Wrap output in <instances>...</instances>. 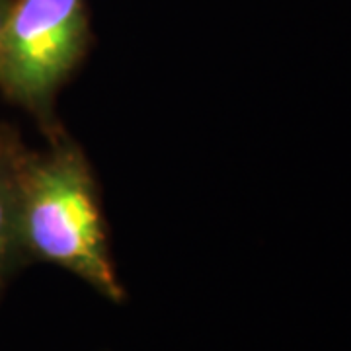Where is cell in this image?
Listing matches in <instances>:
<instances>
[{"label": "cell", "instance_id": "cell-3", "mask_svg": "<svg viewBox=\"0 0 351 351\" xmlns=\"http://www.w3.org/2000/svg\"><path fill=\"white\" fill-rule=\"evenodd\" d=\"M24 151L20 138H16L0 154V295L10 277L25 265L20 237H18V203H16V176L18 162Z\"/></svg>", "mask_w": 351, "mask_h": 351}, {"label": "cell", "instance_id": "cell-4", "mask_svg": "<svg viewBox=\"0 0 351 351\" xmlns=\"http://www.w3.org/2000/svg\"><path fill=\"white\" fill-rule=\"evenodd\" d=\"M16 138H18V135L14 133L10 127H6L4 123H0V154L10 147Z\"/></svg>", "mask_w": 351, "mask_h": 351}, {"label": "cell", "instance_id": "cell-2", "mask_svg": "<svg viewBox=\"0 0 351 351\" xmlns=\"http://www.w3.org/2000/svg\"><path fill=\"white\" fill-rule=\"evenodd\" d=\"M90 41L86 0H12L0 29V94L51 131L57 94Z\"/></svg>", "mask_w": 351, "mask_h": 351}, {"label": "cell", "instance_id": "cell-1", "mask_svg": "<svg viewBox=\"0 0 351 351\" xmlns=\"http://www.w3.org/2000/svg\"><path fill=\"white\" fill-rule=\"evenodd\" d=\"M49 131L43 152L22 151L16 176L18 237L27 263L66 269L112 302L125 301L112 258L100 189L82 149Z\"/></svg>", "mask_w": 351, "mask_h": 351}, {"label": "cell", "instance_id": "cell-5", "mask_svg": "<svg viewBox=\"0 0 351 351\" xmlns=\"http://www.w3.org/2000/svg\"><path fill=\"white\" fill-rule=\"evenodd\" d=\"M10 6H12V0H0V29L6 22V16L10 12Z\"/></svg>", "mask_w": 351, "mask_h": 351}]
</instances>
